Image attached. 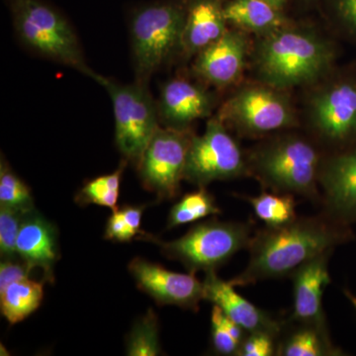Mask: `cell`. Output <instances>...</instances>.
<instances>
[{
    "mask_svg": "<svg viewBox=\"0 0 356 356\" xmlns=\"http://www.w3.org/2000/svg\"><path fill=\"white\" fill-rule=\"evenodd\" d=\"M353 238L350 226L323 212L297 217L284 226L266 227L252 235L248 248L250 261L243 273L229 281L236 287L290 277L302 264Z\"/></svg>",
    "mask_w": 356,
    "mask_h": 356,
    "instance_id": "cell-1",
    "label": "cell"
},
{
    "mask_svg": "<svg viewBox=\"0 0 356 356\" xmlns=\"http://www.w3.org/2000/svg\"><path fill=\"white\" fill-rule=\"evenodd\" d=\"M252 57L261 83L286 91L327 76L337 50L320 33L289 24L257 37Z\"/></svg>",
    "mask_w": 356,
    "mask_h": 356,
    "instance_id": "cell-2",
    "label": "cell"
},
{
    "mask_svg": "<svg viewBox=\"0 0 356 356\" xmlns=\"http://www.w3.org/2000/svg\"><path fill=\"white\" fill-rule=\"evenodd\" d=\"M247 154L250 177L266 191L321 203L318 172L324 156L311 140L283 134L259 143Z\"/></svg>",
    "mask_w": 356,
    "mask_h": 356,
    "instance_id": "cell-3",
    "label": "cell"
},
{
    "mask_svg": "<svg viewBox=\"0 0 356 356\" xmlns=\"http://www.w3.org/2000/svg\"><path fill=\"white\" fill-rule=\"evenodd\" d=\"M18 41L34 55L93 79L76 30L69 20L39 0H9Z\"/></svg>",
    "mask_w": 356,
    "mask_h": 356,
    "instance_id": "cell-4",
    "label": "cell"
},
{
    "mask_svg": "<svg viewBox=\"0 0 356 356\" xmlns=\"http://www.w3.org/2000/svg\"><path fill=\"white\" fill-rule=\"evenodd\" d=\"M184 23V1L159 2L133 14L129 33L136 81L149 84L156 72L181 57Z\"/></svg>",
    "mask_w": 356,
    "mask_h": 356,
    "instance_id": "cell-5",
    "label": "cell"
},
{
    "mask_svg": "<svg viewBox=\"0 0 356 356\" xmlns=\"http://www.w3.org/2000/svg\"><path fill=\"white\" fill-rule=\"evenodd\" d=\"M250 222L212 219L192 227L184 236L163 242L143 233L142 240L156 243L165 257L184 264L191 273L217 271L236 254L248 250L252 238Z\"/></svg>",
    "mask_w": 356,
    "mask_h": 356,
    "instance_id": "cell-6",
    "label": "cell"
},
{
    "mask_svg": "<svg viewBox=\"0 0 356 356\" xmlns=\"http://www.w3.org/2000/svg\"><path fill=\"white\" fill-rule=\"evenodd\" d=\"M93 81L106 89L113 105L115 143L124 159L137 166L161 124L149 84H125L96 72Z\"/></svg>",
    "mask_w": 356,
    "mask_h": 356,
    "instance_id": "cell-7",
    "label": "cell"
},
{
    "mask_svg": "<svg viewBox=\"0 0 356 356\" xmlns=\"http://www.w3.org/2000/svg\"><path fill=\"white\" fill-rule=\"evenodd\" d=\"M216 116L227 127L248 138L261 137L298 124L286 91L262 83L238 88L222 103Z\"/></svg>",
    "mask_w": 356,
    "mask_h": 356,
    "instance_id": "cell-8",
    "label": "cell"
},
{
    "mask_svg": "<svg viewBox=\"0 0 356 356\" xmlns=\"http://www.w3.org/2000/svg\"><path fill=\"white\" fill-rule=\"evenodd\" d=\"M250 177L248 154L228 127L217 116L211 117L203 135L192 136L184 180L206 187L218 180Z\"/></svg>",
    "mask_w": 356,
    "mask_h": 356,
    "instance_id": "cell-9",
    "label": "cell"
},
{
    "mask_svg": "<svg viewBox=\"0 0 356 356\" xmlns=\"http://www.w3.org/2000/svg\"><path fill=\"white\" fill-rule=\"evenodd\" d=\"M193 134L192 129L159 126L136 166L143 186L159 200H172L180 193Z\"/></svg>",
    "mask_w": 356,
    "mask_h": 356,
    "instance_id": "cell-10",
    "label": "cell"
},
{
    "mask_svg": "<svg viewBox=\"0 0 356 356\" xmlns=\"http://www.w3.org/2000/svg\"><path fill=\"white\" fill-rule=\"evenodd\" d=\"M316 137L337 149L356 144V81L343 77L320 86L308 102Z\"/></svg>",
    "mask_w": 356,
    "mask_h": 356,
    "instance_id": "cell-11",
    "label": "cell"
},
{
    "mask_svg": "<svg viewBox=\"0 0 356 356\" xmlns=\"http://www.w3.org/2000/svg\"><path fill=\"white\" fill-rule=\"evenodd\" d=\"M318 187L323 213L346 226L356 224V144L324 156Z\"/></svg>",
    "mask_w": 356,
    "mask_h": 356,
    "instance_id": "cell-12",
    "label": "cell"
},
{
    "mask_svg": "<svg viewBox=\"0 0 356 356\" xmlns=\"http://www.w3.org/2000/svg\"><path fill=\"white\" fill-rule=\"evenodd\" d=\"M217 105L218 96L210 86L184 76L166 81L156 100L161 126L177 130H189L194 122L210 118Z\"/></svg>",
    "mask_w": 356,
    "mask_h": 356,
    "instance_id": "cell-13",
    "label": "cell"
},
{
    "mask_svg": "<svg viewBox=\"0 0 356 356\" xmlns=\"http://www.w3.org/2000/svg\"><path fill=\"white\" fill-rule=\"evenodd\" d=\"M250 50L248 33L229 27L222 38L194 58L192 74L210 88L236 86L243 76Z\"/></svg>",
    "mask_w": 356,
    "mask_h": 356,
    "instance_id": "cell-14",
    "label": "cell"
},
{
    "mask_svg": "<svg viewBox=\"0 0 356 356\" xmlns=\"http://www.w3.org/2000/svg\"><path fill=\"white\" fill-rule=\"evenodd\" d=\"M129 270L138 287L147 293L159 305H173L197 312L204 299L203 281L195 273H178L159 264L136 257Z\"/></svg>",
    "mask_w": 356,
    "mask_h": 356,
    "instance_id": "cell-15",
    "label": "cell"
},
{
    "mask_svg": "<svg viewBox=\"0 0 356 356\" xmlns=\"http://www.w3.org/2000/svg\"><path fill=\"white\" fill-rule=\"evenodd\" d=\"M334 250H327L302 264L290 277L293 281V308L290 320L315 325L330 334L323 305L325 288L332 282L329 262Z\"/></svg>",
    "mask_w": 356,
    "mask_h": 356,
    "instance_id": "cell-16",
    "label": "cell"
},
{
    "mask_svg": "<svg viewBox=\"0 0 356 356\" xmlns=\"http://www.w3.org/2000/svg\"><path fill=\"white\" fill-rule=\"evenodd\" d=\"M204 299L219 307L225 315L241 325L245 331L270 332L280 337L285 320L274 317L243 298L231 281L222 280L216 271L206 273L203 280Z\"/></svg>",
    "mask_w": 356,
    "mask_h": 356,
    "instance_id": "cell-17",
    "label": "cell"
},
{
    "mask_svg": "<svg viewBox=\"0 0 356 356\" xmlns=\"http://www.w3.org/2000/svg\"><path fill=\"white\" fill-rule=\"evenodd\" d=\"M228 0H184L181 58L191 60L228 31L225 6Z\"/></svg>",
    "mask_w": 356,
    "mask_h": 356,
    "instance_id": "cell-18",
    "label": "cell"
},
{
    "mask_svg": "<svg viewBox=\"0 0 356 356\" xmlns=\"http://www.w3.org/2000/svg\"><path fill=\"white\" fill-rule=\"evenodd\" d=\"M16 250L21 261L32 270L39 268L43 271L44 282L54 283V268L60 257L57 229L35 209L25 214Z\"/></svg>",
    "mask_w": 356,
    "mask_h": 356,
    "instance_id": "cell-19",
    "label": "cell"
},
{
    "mask_svg": "<svg viewBox=\"0 0 356 356\" xmlns=\"http://www.w3.org/2000/svg\"><path fill=\"white\" fill-rule=\"evenodd\" d=\"M224 13L232 27L257 37L290 24L281 9L264 0H229Z\"/></svg>",
    "mask_w": 356,
    "mask_h": 356,
    "instance_id": "cell-20",
    "label": "cell"
},
{
    "mask_svg": "<svg viewBox=\"0 0 356 356\" xmlns=\"http://www.w3.org/2000/svg\"><path fill=\"white\" fill-rule=\"evenodd\" d=\"M344 351L332 343L331 334L315 325L285 320L278 339V356H341Z\"/></svg>",
    "mask_w": 356,
    "mask_h": 356,
    "instance_id": "cell-21",
    "label": "cell"
},
{
    "mask_svg": "<svg viewBox=\"0 0 356 356\" xmlns=\"http://www.w3.org/2000/svg\"><path fill=\"white\" fill-rule=\"evenodd\" d=\"M44 281L29 277L15 281L0 292L1 314L10 325L22 322L41 306Z\"/></svg>",
    "mask_w": 356,
    "mask_h": 356,
    "instance_id": "cell-22",
    "label": "cell"
},
{
    "mask_svg": "<svg viewBox=\"0 0 356 356\" xmlns=\"http://www.w3.org/2000/svg\"><path fill=\"white\" fill-rule=\"evenodd\" d=\"M250 204L255 216L266 227L284 226L297 218L296 200L292 194L264 191L257 196H242Z\"/></svg>",
    "mask_w": 356,
    "mask_h": 356,
    "instance_id": "cell-23",
    "label": "cell"
},
{
    "mask_svg": "<svg viewBox=\"0 0 356 356\" xmlns=\"http://www.w3.org/2000/svg\"><path fill=\"white\" fill-rule=\"evenodd\" d=\"M221 213L214 196L206 187H199L198 191L185 194L173 206L168 216V229L175 228Z\"/></svg>",
    "mask_w": 356,
    "mask_h": 356,
    "instance_id": "cell-24",
    "label": "cell"
},
{
    "mask_svg": "<svg viewBox=\"0 0 356 356\" xmlns=\"http://www.w3.org/2000/svg\"><path fill=\"white\" fill-rule=\"evenodd\" d=\"M128 161L123 159L116 170L109 175H102L84 184L83 188L76 194V201L81 205L96 204V205L108 207L112 211L118 209L119 191L124 170Z\"/></svg>",
    "mask_w": 356,
    "mask_h": 356,
    "instance_id": "cell-25",
    "label": "cell"
},
{
    "mask_svg": "<svg viewBox=\"0 0 356 356\" xmlns=\"http://www.w3.org/2000/svg\"><path fill=\"white\" fill-rule=\"evenodd\" d=\"M126 351L131 356H156L161 353L158 317L152 309L133 325L126 339Z\"/></svg>",
    "mask_w": 356,
    "mask_h": 356,
    "instance_id": "cell-26",
    "label": "cell"
},
{
    "mask_svg": "<svg viewBox=\"0 0 356 356\" xmlns=\"http://www.w3.org/2000/svg\"><path fill=\"white\" fill-rule=\"evenodd\" d=\"M0 206H7L23 213L35 209L29 186L13 172L3 156L0 163Z\"/></svg>",
    "mask_w": 356,
    "mask_h": 356,
    "instance_id": "cell-27",
    "label": "cell"
},
{
    "mask_svg": "<svg viewBox=\"0 0 356 356\" xmlns=\"http://www.w3.org/2000/svg\"><path fill=\"white\" fill-rule=\"evenodd\" d=\"M27 213L0 206V254L1 259H17L18 235L21 225Z\"/></svg>",
    "mask_w": 356,
    "mask_h": 356,
    "instance_id": "cell-28",
    "label": "cell"
},
{
    "mask_svg": "<svg viewBox=\"0 0 356 356\" xmlns=\"http://www.w3.org/2000/svg\"><path fill=\"white\" fill-rule=\"evenodd\" d=\"M211 343L217 355L238 356L241 344L229 334L225 325L224 313L215 305L211 314Z\"/></svg>",
    "mask_w": 356,
    "mask_h": 356,
    "instance_id": "cell-29",
    "label": "cell"
},
{
    "mask_svg": "<svg viewBox=\"0 0 356 356\" xmlns=\"http://www.w3.org/2000/svg\"><path fill=\"white\" fill-rule=\"evenodd\" d=\"M278 339L270 332H248L238 350V356H273L277 351Z\"/></svg>",
    "mask_w": 356,
    "mask_h": 356,
    "instance_id": "cell-30",
    "label": "cell"
},
{
    "mask_svg": "<svg viewBox=\"0 0 356 356\" xmlns=\"http://www.w3.org/2000/svg\"><path fill=\"white\" fill-rule=\"evenodd\" d=\"M139 235L140 234L137 231H135L132 227L129 226L119 208L113 211L108 221H107L106 229H105L104 238L106 240L127 243L131 242L134 238Z\"/></svg>",
    "mask_w": 356,
    "mask_h": 356,
    "instance_id": "cell-31",
    "label": "cell"
},
{
    "mask_svg": "<svg viewBox=\"0 0 356 356\" xmlns=\"http://www.w3.org/2000/svg\"><path fill=\"white\" fill-rule=\"evenodd\" d=\"M32 271L25 262L17 261V259H2L0 264V292L15 281L29 277Z\"/></svg>",
    "mask_w": 356,
    "mask_h": 356,
    "instance_id": "cell-32",
    "label": "cell"
},
{
    "mask_svg": "<svg viewBox=\"0 0 356 356\" xmlns=\"http://www.w3.org/2000/svg\"><path fill=\"white\" fill-rule=\"evenodd\" d=\"M334 10L341 27L356 39V0H334Z\"/></svg>",
    "mask_w": 356,
    "mask_h": 356,
    "instance_id": "cell-33",
    "label": "cell"
},
{
    "mask_svg": "<svg viewBox=\"0 0 356 356\" xmlns=\"http://www.w3.org/2000/svg\"><path fill=\"white\" fill-rule=\"evenodd\" d=\"M145 207H135V206H124L121 208L122 214L127 221L129 226L132 227L135 231H137L140 235L144 232L140 231V222H142V215Z\"/></svg>",
    "mask_w": 356,
    "mask_h": 356,
    "instance_id": "cell-34",
    "label": "cell"
},
{
    "mask_svg": "<svg viewBox=\"0 0 356 356\" xmlns=\"http://www.w3.org/2000/svg\"><path fill=\"white\" fill-rule=\"evenodd\" d=\"M344 296L348 298V301L350 302L351 305H353V308L356 312V296L353 295V293L350 291V290L344 289L343 290Z\"/></svg>",
    "mask_w": 356,
    "mask_h": 356,
    "instance_id": "cell-35",
    "label": "cell"
},
{
    "mask_svg": "<svg viewBox=\"0 0 356 356\" xmlns=\"http://www.w3.org/2000/svg\"><path fill=\"white\" fill-rule=\"evenodd\" d=\"M264 1L268 2V3L273 4V6L277 7V8L282 10L287 0H264Z\"/></svg>",
    "mask_w": 356,
    "mask_h": 356,
    "instance_id": "cell-36",
    "label": "cell"
},
{
    "mask_svg": "<svg viewBox=\"0 0 356 356\" xmlns=\"http://www.w3.org/2000/svg\"><path fill=\"white\" fill-rule=\"evenodd\" d=\"M308 1H315V0H308Z\"/></svg>",
    "mask_w": 356,
    "mask_h": 356,
    "instance_id": "cell-37",
    "label": "cell"
}]
</instances>
